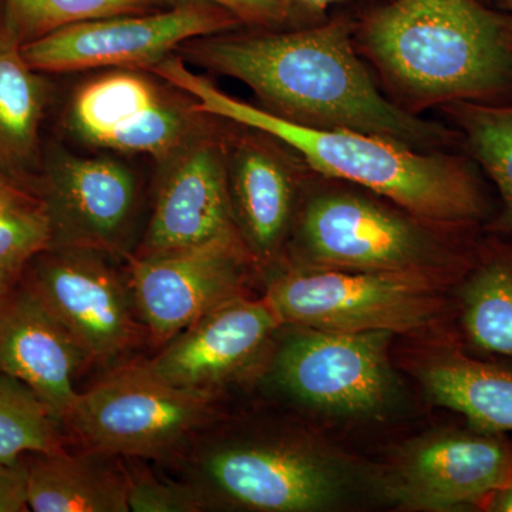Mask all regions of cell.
Returning <instances> with one entry per match:
<instances>
[{
    "label": "cell",
    "mask_w": 512,
    "mask_h": 512,
    "mask_svg": "<svg viewBox=\"0 0 512 512\" xmlns=\"http://www.w3.org/2000/svg\"><path fill=\"white\" fill-rule=\"evenodd\" d=\"M181 49L195 66L244 83L262 109L292 123L376 134L421 151L460 146L456 130L421 119L380 92L348 18L282 32L231 30Z\"/></svg>",
    "instance_id": "1"
},
{
    "label": "cell",
    "mask_w": 512,
    "mask_h": 512,
    "mask_svg": "<svg viewBox=\"0 0 512 512\" xmlns=\"http://www.w3.org/2000/svg\"><path fill=\"white\" fill-rule=\"evenodd\" d=\"M151 72L190 96L200 113L274 138L320 178L375 192L440 228L484 229L493 220L483 171L467 154L421 151L376 134L292 123L222 92L180 57H167Z\"/></svg>",
    "instance_id": "2"
},
{
    "label": "cell",
    "mask_w": 512,
    "mask_h": 512,
    "mask_svg": "<svg viewBox=\"0 0 512 512\" xmlns=\"http://www.w3.org/2000/svg\"><path fill=\"white\" fill-rule=\"evenodd\" d=\"M512 18L483 0H384L355 23L360 55L417 114L457 101L512 103Z\"/></svg>",
    "instance_id": "3"
},
{
    "label": "cell",
    "mask_w": 512,
    "mask_h": 512,
    "mask_svg": "<svg viewBox=\"0 0 512 512\" xmlns=\"http://www.w3.org/2000/svg\"><path fill=\"white\" fill-rule=\"evenodd\" d=\"M343 185L303 200L292 228L299 266L461 279L473 265L484 229L436 227L375 192Z\"/></svg>",
    "instance_id": "4"
},
{
    "label": "cell",
    "mask_w": 512,
    "mask_h": 512,
    "mask_svg": "<svg viewBox=\"0 0 512 512\" xmlns=\"http://www.w3.org/2000/svg\"><path fill=\"white\" fill-rule=\"evenodd\" d=\"M175 461L205 510L215 505L262 512H311L339 500L342 473L295 441L198 434Z\"/></svg>",
    "instance_id": "5"
},
{
    "label": "cell",
    "mask_w": 512,
    "mask_h": 512,
    "mask_svg": "<svg viewBox=\"0 0 512 512\" xmlns=\"http://www.w3.org/2000/svg\"><path fill=\"white\" fill-rule=\"evenodd\" d=\"M214 410L215 396L175 387L130 362L80 393L64 427L89 450L175 461L210 426Z\"/></svg>",
    "instance_id": "6"
},
{
    "label": "cell",
    "mask_w": 512,
    "mask_h": 512,
    "mask_svg": "<svg viewBox=\"0 0 512 512\" xmlns=\"http://www.w3.org/2000/svg\"><path fill=\"white\" fill-rule=\"evenodd\" d=\"M447 276L298 268L274 276L264 298L282 326L329 332L409 333L443 309Z\"/></svg>",
    "instance_id": "7"
},
{
    "label": "cell",
    "mask_w": 512,
    "mask_h": 512,
    "mask_svg": "<svg viewBox=\"0 0 512 512\" xmlns=\"http://www.w3.org/2000/svg\"><path fill=\"white\" fill-rule=\"evenodd\" d=\"M89 248H47L22 282L69 333L87 365L113 370L147 339L127 269Z\"/></svg>",
    "instance_id": "8"
},
{
    "label": "cell",
    "mask_w": 512,
    "mask_h": 512,
    "mask_svg": "<svg viewBox=\"0 0 512 512\" xmlns=\"http://www.w3.org/2000/svg\"><path fill=\"white\" fill-rule=\"evenodd\" d=\"M241 22L207 2H183L167 10L84 20L23 45V55L40 73L89 69L147 72L190 40L237 30Z\"/></svg>",
    "instance_id": "9"
},
{
    "label": "cell",
    "mask_w": 512,
    "mask_h": 512,
    "mask_svg": "<svg viewBox=\"0 0 512 512\" xmlns=\"http://www.w3.org/2000/svg\"><path fill=\"white\" fill-rule=\"evenodd\" d=\"M33 192L49 218V248L97 249L120 261L134 254L140 185L117 158L50 147L43 151Z\"/></svg>",
    "instance_id": "10"
},
{
    "label": "cell",
    "mask_w": 512,
    "mask_h": 512,
    "mask_svg": "<svg viewBox=\"0 0 512 512\" xmlns=\"http://www.w3.org/2000/svg\"><path fill=\"white\" fill-rule=\"evenodd\" d=\"M293 328L271 366L282 392L330 413L373 414L386 406L393 392L387 359L393 333Z\"/></svg>",
    "instance_id": "11"
},
{
    "label": "cell",
    "mask_w": 512,
    "mask_h": 512,
    "mask_svg": "<svg viewBox=\"0 0 512 512\" xmlns=\"http://www.w3.org/2000/svg\"><path fill=\"white\" fill-rule=\"evenodd\" d=\"M140 72L114 69L83 84L70 100L66 127L87 146L163 163L205 127V114Z\"/></svg>",
    "instance_id": "12"
},
{
    "label": "cell",
    "mask_w": 512,
    "mask_h": 512,
    "mask_svg": "<svg viewBox=\"0 0 512 512\" xmlns=\"http://www.w3.org/2000/svg\"><path fill=\"white\" fill-rule=\"evenodd\" d=\"M255 264L244 242L131 255L128 281L147 339L161 348L202 316L242 296Z\"/></svg>",
    "instance_id": "13"
},
{
    "label": "cell",
    "mask_w": 512,
    "mask_h": 512,
    "mask_svg": "<svg viewBox=\"0 0 512 512\" xmlns=\"http://www.w3.org/2000/svg\"><path fill=\"white\" fill-rule=\"evenodd\" d=\"M227 147L204 127L158 163L153 207L133 255L242 242L229 198Z\"/></svg>",
    "instance_id": "14"
},
{
    "label": "cell",
    "mask_w": 512,
    "mask_h": 512,
    "mask_svg": "<svg viewBox=\"0 0 512 512\" xmlns=\"http://www.w3.org/2000/svg\"><path fill=\"white\" fill-rule=\"evenodd\" d=\"M512 483V443L501 433L476 430L436 434L397 458L387 487L416 510L447 511L483 504Z\"/></svg>",
    "instance_id": "15"
},
{
    "label": "cell",
    "mask_w": 512,
    "mask_h": 512,
    "mask_svg": "<svg viewBox=\"0 0 512 512\" xmlns=\"http://www.w3.org/2000/svg\"><path fill=\"white\" fill-rule=\"evenodd\" d=\"M281 328L265 298L238 296L192 323L140 365L165 383L215 396Z\"/></svg>",
    "instance_id": "16"
},
{
    "label": "cell",
    "mask_w": 512,
    "mask_h": 512,
    "mask_svg": "<svg viewBox=\"0 0 512 512\" xmlns=\"http://www.w3.org/2000/svg\"><path fill=\"white\" fill-rule=\"evenodd\" d=\"M228 141L232 214L255 264L274 262L295 224L299 167L292 151L259 131Z\"/></svg>",
    "instance_id": "17"
},
{
    "label": "cell",
    "mask_w": 512,
    "mask_h": 512,
    "mask_svg": "<svg viewBox=\"0 0 512 512\" xmlns=\"http://www.w3.org/2000/svg\"><path fill=\"white\" fill-rule=\"evenodd\" d=\"M86 365L69 333L28 285L20 282L0 302V373L25 383L63 424L80 396L77 372Z\"/></svg>",
    "instance_id": "18"
},
{
    "label": "cell",
    "mask_w": 512,
    "mask_h": 512,
    "mask_svg": "<svg viewBox=\"0 0 512 512\" xmlns=\"http://www.w3.org/2000/svg\"><path fill=\"white\" fill-rule=\"evenodd\" d=\"M47 100L46 80L23 55L22 40L0 0V175L32 192L42 164L40 128Z\"/></svg>",
    "instance_id": "19"
},
{
    "label": "cell",
    "mask_w": 512,
    "mask_h": 512,
    "mask_svg": "<svg viewBox=\"0 0 512 512\" xmlns=\"http://www.w3.org/2000/svg\"><path fill=\"white\" fill-rule=\"evenodd\" d=\"M120 457L86 450L30 454L26 503L35 512H130L128 470Z\"/></svg>",
    "instance_id": "20"
},
{
    "label": "cell",
    "mask_w": 512,
    "mask_h": 512,
    "mask_svg": "<svg viewBox=\"0 0 512 512\" xmlns=\"http://www.w3.org/2000/svg\"><path fill=\"white\" fill-rule=\"evenodd\" d=\"M417 373L427 393L463 414L473 429L512 431V369L450 348L426 360Z\"/></svg>",
    "instance_id": "21"
},
{
    "label": "cell",
    "mask_w": 512,
    "mask_h": 512,
    "mask_svg": "<svg viewBox=\"0 0 512 512\" xmlns=\"http://www.w3.org/2000/svg\"><path fill=\"white\" fill-rule=\"evenodd\" d=\"M458 301L468 342L512 357V242L497 234L480 241L473 265L461 278Z\"/></svg>",
    "instance_id": "22"
},
{
    "label": "cell",
    "mask_w": 512,
    "mask_h": 512,
    "mask_svg": "<svg viewBox=\"0 0 512 512\" xmlns=\"http://www.w3.org/2000/svg\"><path fill=\"white\" fill-rule=\"evenodd\" d=\"M441 110L456 128L460 146L500 195V210L484 232L512 235V103L457 101Z\"/></svg>",
    "instance_id": "23"
},
{
    "label": "cell",
    "mask_w": 512,
    "mask_h": 512,
    "mask_svg": "<svg viewBox=\"0 0 512 512\" xmlns=\"http://www.w3.org/2000/svg\"><path fill=\"white\" fill-rule=\"evenodd\" d=\"M64 424L25 383L0 373V464L62 450Z\"/></svg>",
    "instance_id": "24"
},
{
    "label": "cell",
    "mask_w": 512,
    "mask_h": 512,
    "mask_svg": "<svg viewBox=\"0 0 512 512\" xmlns=\"http://www.w3.org/2000/svg\"><path fill=\"white\" fill-rule=\"evenodd\" d=\"M50 238L49 218L36 194L0 198V299L18 288L30 262L50 247Z\"/></svg>",
    "instance_id": "25"
},
{
    "label": "cell",
    "mask_w": 512,
    "mask_h": 512,
    "mask_svg": "<svg viewBox=\"0 0 512 512\" xmlns=\"http://www.w3.org/2000/svg\"><path fill=\"white\" fill-rule=\"evenodd\" d=\"M23 45L84 20L157 10V0H3Z\"/></svg>",
    "instance_id": "26"
},
{
    "label": "cell",
    "mask_w": 512,
    "mask_h": 512,
    "mask_svg": "<svg viewBox=\"0 0 512 512\" xmlns=\"http://www.w3.org/2000/svg\"><path fill=\"white\" fill-rule=\"evenodd\" d=\"M128 470V508L131 512L205 511L195 488L180 481L163 480L146 470Z\"/></svg>",
    "instance_id": "27"
},
{
    "label": "cell",
    "mask_w": 512,
    "mask_h": 512,
    "mask_svg": "<svg viewBox=\"0 0 512 512\" xmlns=\"http://www.w3.org/2000/svg\"><path fill=\"white\" fill-rule=\"evenodd\" d=\"M171 6L183 2H207L228 10L241 25L274 29L291 22L288 0H157Z\"/></svg>",
    "instance_id": "28"
},
{
    "label": "cell",
    "mask_w": 512,
    "mask_h": 512,
    "mask_svg": "<svg viewBox=\"0 0 512 512\" xmlns=\"http://www.w3.org/2000/svg\"><path fill=\"white\" fill-rule=\"evenodd\" d=\"M25 511H29L25 461H20L16 466L0 464V512Z\"/></svg>",
    "instance_id": "29"
},
{
    "label": "cell",
    "mask_w": 512,
    "mask_h": 512,
    "mask_svg": "<svg viewBox=\"0 0 512 512\" xmlns=\"http://www.w3.org/2000/svg\"><path fill=\"white\" fill-rule=\"evenodd\" d=\"M345 0H288L291 20H301V22L316 23L323 22L326 12L332 6L338 5Z\"/></svg>",
    "instance_id": "30"
},
{
    "label": "cell",
    "mask_w": 512,
    "mask_h": 512,
    "mask_svg": "<svg viewBox=\"0 0 512 512\" xmlns=\"http://www.w3.org/2000/svg\"><path fill=\"white\" fill-rule=\"evenodd\" d=\"M481 505H485L490 511L512 512V483L504 485L493 494L488 495Z\"/></svg>",
    "instance_id": "31"
},
{
    "label": "cell",
    "mask_w": 512,
    "mask_h": 512,
    "mask_svg": "<svg viewBox=\"0 0 512 512\" xmlns=\"http://www.w3.org/2000/svg\"><path fill=\"white\" fill-rule=\"evenodd\" d=\"M20 191H29L26 188L20 187V185L12 183V181L8 180V178L0 175V198L9 197V195L16 194V192ZM32 192V191H30Z\"/></svg>",
    "instance_id": "32"
},
{
    "label": "cell",
    "mask_w": 512,
    "mask_h": 512,
    "mask_svg": "<svg viewBox=\"0 0 512 512\" xmlns=\"http://www.w3.org/2000/svg\"><path fill=\"white\" fill-rule=\"evenodd\" d=\"M494 2L498 9L508 13L512 18V0H494Z\"/></svg>",
    "instance_id": "33"
},
{
    "label": "cell",
    "mask_w": 512,
    "mask_h": 512,
    "mask_svg": "<svg viewBox=\"0 0 512 512\" xmlns=\"http://www.w3.org/2000/svg\"><path fill=\"white\" fill-rule=\"evenodd\" d=\"M510 46H511V49H512V33L510 35Z\"/></svg>",
    "instance_id": "34"
},
{
    "label": "cell",
    "mask_w": 512,
    "mask_h": 512,
    "mask_svg": "<svg viewBox=\"0 0 512 512\" xmlns=\"http://www.w3.org/2000/svg\"><path fill=\"white\" fill-rule=\"evenodd\" d=\"M493 2H494V0H488V3H493Z\"/></svg>",
    "instance_id": "35"
},
{
    "label": "cell",
    "mask_w": 512,
    "mask_h": 512,
    "mask_svg": "<svg viewBox=\"0 0 512 512\" xmlns=\"http://www.w3.org/2000/svg\"><path fill=\"white\" fill-rule=\"evenodd\" d=\"M483 2L488 3V0H483ZM488 5H490V3H488Z\"/></svg>",
    "instance_id": "36"
},
{
    "label": "cell",
    "mask_w": 512,
    "mask_h": 512,
    "mask_svg": "<svg viewBox=\"0 0 512 512\" xmlns=\"http://www.w3.org/2000/svg\"><path fill=\"white\" fill-rule=\"evenodd\" d=\"M3 299H5V298H3ZM3 299H0V302H2V301H3Z\"/></svg>",
    "instance_id": "37"
}]
</instances>
